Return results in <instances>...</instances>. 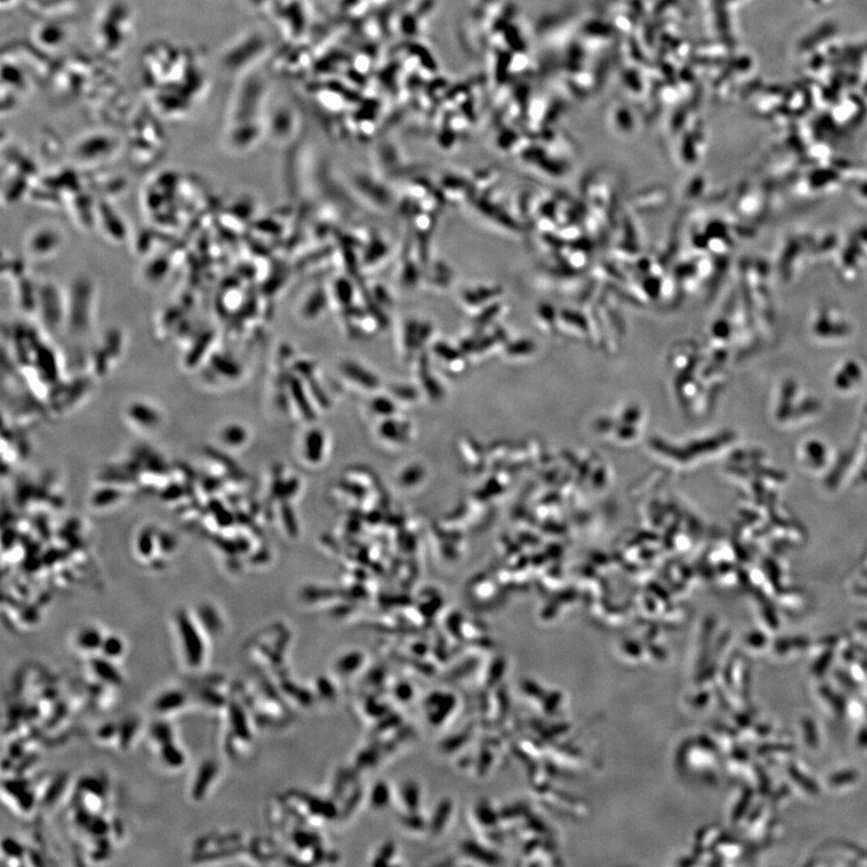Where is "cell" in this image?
<instances>
[{
  "instance_id": "6da1fadb",
  "label": "cell",
  "mask_w": 867,
  "mask_h": 867,
  "mask_svg": "<svg viewBox=\"0 0 867 867\" xmlns=\"http://www.w3.org/2000/svg\"><path fill=\"white\" fill-rule=\"evenodd\" d=\"M178 631L179 652L182 663L188 670H198L204 666L206 645L204 635L200 633L197 624L191 621L187 613L182 612L176 621Z\"/></svg>"
},
{
  "instance_id": "7a4b0ae2",
  "label": "cell",
  "mask_w": 867,
  "mask_h": 867,
  "mask_svg": "<svg viewBox=\"0 0 867 867\" xmlns=\"http://www.w3.org/2000/svg\"><path fill=\"white\" fill-rule=\"evenodd\" d=\"M197 771L196 778H194V782L192 783L191 794L192 799L202 801L216 780L218 766L215 760H204V763L200 764Z\"/></svg>"
},
{
  "instance_id": "3957f363",
  "label": "cell",
  "mask_w": 867,
  "mask_h": 867,
  "mask_svg": "<svg viewBox=\"0 0 867 867\" xmlns=\"http://www.w3.org/2000/svg\"><path fill=\"white\" fill-rule=\"evenodd\" d=\"M187 695L178 689H170L162 693L153 703V709L159 715H171V713L184 709L187 704Z\"/></svg>"
},
{
  "instance_id": "277c9868",
  "label": "cell",
  "mask_w": 867,
  "mask_h": 867,
  "mask_svg": "<svg viewBox=\"0 0 867 867\" xmlns=\"http://www.w3.org/2000/svg\"><path fill=\"white\" fill-rule=\"evenodd\" d=\"M91 671L94 677L98 678L100 683L109 684V686L119 687L122 683V677L119 670L114 668L112 660L100 657L91 660Z\"/></svg>"
},
{
  "instance_id": "5b68a950",
  "label": "cell",
  "mask_w": 867,
  "mask_h": 867,
  "mask_svg": "<svg viewBox=\"0 0 867 867\" xmlns=\"http://www.w3.org/2000/svg\"><path fill=\"white\" fill-rule=\"evenodd\" d=\"M104 636L97 628L82 629L75 638L76 648L82 653L94 654L102 650Z\"/></svg>"
},
{
  "instance_id": "8992f818",
  "label": "cell",
  "mask_w": 867,
  "mask_h": 867,
  "mask_svg": "<svg viewBox=\"0 0 867 867\" xmlns=\"http://www.w3.org/2000/svg\"><path fill=\"white\" fill-rule=\"evenodd\" d=\"M174 740L163 743L157 747L159 759L168 769H180L186 763L185 752L179 746H176Z\"/></svg>"
},
{
  "instance_id": "52a82bcc",
  "label": "cell",
  "mask_w": 867,
  "mask_h": 867,
  "mask_svg": "<svg viewBox=\"0 0 867 867\" xmlns=\"http://www.w3.org/2000/svg\"><path fill=\"white\" fill-rule=\"evenodd\" d=\"M126 648L123 645V641L120 638H117L115 635L105 636L102 650L100 653L103 654V657L108 658L114 662L115 659H119L125 653Z\"/></svg>"
},
{
  "instance_id": "ba28073f",
  "label": "cell",
  "mask_w": 867,
  "mask_h": 867,
  "mask_svg": "<svg viewBox=\"0 0 867 867\" xmlns=\"http://www.w3.org/2000/svg\"><path fill=\"white\" fill-rule=\"evenodd\" d=\"M859 781V774L854 770H847L846 772H839V774L831 775L828 777V786L831 789H841V788H849L857 784Z\"/></svg>"
},
{
  "instance_id": "9c48e42d",
  "label": "cell",
  "mask_w": 867,
  "mask_h": 867,
  "mask_svg": "<svg viewBox=\"0 0 867 867\" xmlns=\"http://www.w3.org/2000/svg\"><path fill=\"white\" fill-rule=\"evenodd\" d=\"M802 723H804V730H805V737H806L807 745L811 746V747H816L818 745L817 734H813V733H816L815 722H813L811 718H806V719H804V722H802Z\"/></svg>"
}]
</instances>
